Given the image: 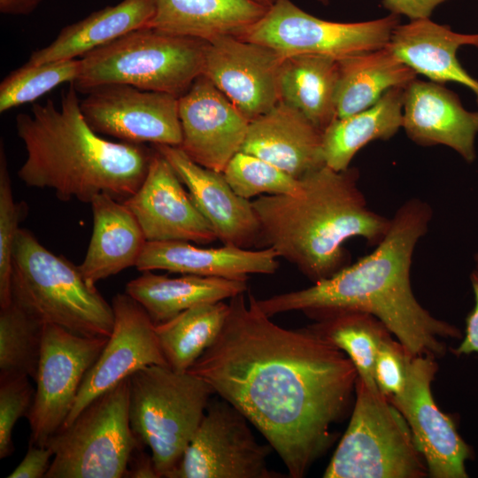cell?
Wrapping results in <instances>:
<instances>
[{
    "label": "cell",
    "mask_w": 478,
    "mask_h": 478,
    "mask_svg": "<svg viewBox=\"0 0 478 478\" xmlns=\"http://www.w3.org/2000/svg\"><path fill=\"white\" fill-rule=\"evenodd\" d=\"M224 326L188 372L239 410L269 443L291 478H302L334 441L358 372L310 326L274 323L249 293L230 298Z\"/></svg>",
    "instance_id": "1"
},
{
    "label": "cell",
    "mask_w": 478,
    "mask_h": 478,
    "mask_svg": "<svg viewBox=\"0 0 478 478\" xmlns=\"http://www.w3.org/2000/svg\"><path fill=\"white\" fill-rule=\"evenodd\" d=\"M432 217L427 202L412 197L396 211L387 234L370 254L308 288L256 298L257 305L269 317L301 312L314 320L346 311L367 312L409 355L441 358L446 353L443 340L459 339L462 334L426 310L411 285L413 252Z\"/></svg>",
    "instance_id": "2"
},
{
    "label": "cell",
    "mask_w": 478,
    "mask_h": 478,
    "mask_svg": "<svg viewBox=\"0 0 478 478\" xmlns=\"http://www.w3.org/2000/svg\"><path fill=\"white\" fill-rule=\"evenodd\" d=\"M77 92L70 83L59 107L49 99L16 116L27 151L18 176L28 187L53 189L63 201L90 204L107 194L124 202L145 179L154 148L101 137L87 123Z\"/></svg>",
    "instance_id": "3"
},
{
    "label": "cell",
    "mask_w": 478,
    "mask_h": 478,
    "mask_svg": "<svg viewBox=\"0 0 478 478\" xmlns=\"http://www.w3.org/2000/svg\"><path fill=\"white\" fill-rule=\"evenodd\" d=\"M358 179L356 167L335 171L323 166L300 179L295 195H262L251 201L262 244L312 283L350 265L345 242L361 237L375 247L391 220L368 207Z\"/></svg>",
    "instance_id": "4"
},
{
    "label": "cell",
    "mask_w": 478,
    "mask_h": 478,
    "mask_svg": "<svg viewBox=\"0 0 478 478\" xmlns=\"http://www.w3.org/2000/svg\"><path fill=\"white\" fill-rule=\"evenodd\" d=\"M12 303L42 324L75 335L109 337L114 323L110 305L79 266L46 249L28 230L19 228L12 252Z\"/></svg>",
    "instance_id": "5"
},
{
    "label": "cell",
    "mask_w": 478,
    "mask_h": 478,
    "mask_svg": "<svg viewBox=\"0 0 478 478\" xmlns=\"http://www.w3.org/2000/svg\"><path fill=\"white\" fill-rule=\"evenodd\" d=\"M207 42L151 27L133 30L81 58L77 91L120 83L182 96L202 74Z\"/></svg>",
    "instance_id": "6"
},
{
    "label": "cell",
    "mask_w": 478,
    "mask_h": 478,
    "mask_svg": "<svg viewBox=\"0 0 478 478\" xmlns=\"http://www.w3.org/2000/svg\"><path fill=\"white\" fill-rule=\"evenodd\" d=\"M212 394L199 376L169 366H149L129 377L130 425L150 448L158 478H172Z\"/></svg>",
    "instance_id": "7"
},
{
    "label": "cell",
    "mask_w": 478,
    "mask_h": 478,
    "mask_svg": "<svg viewBox=\"0 0 478 478\" xmlns=\"http://www.w3.org/2000/svg\"><path fill=\"white\" fill-rule=\"evenodd\" d=\"M424 458L400 412L378 387L357 378L348 427L325 478H423Z\"/></svg>",
    "instance_id": "8"
},
{
    "label": "cell",
    "mask_w": 478,
    "mask_h": 478,
    "mask_svg": "<svg viewBox=\"0 0 478 478\" xmlns=\"http://www.w3.org/2000/svg\"><path fill=\"white\" fill-rule=\"evenodd\" d=\"M144 445L129 420V378L93 399L48 441L53 452L46 478L126 477L136 448Z\"/></svg>",
    "instance_id": "9"
},
{
    "label": "cell",
    "mask_w": 478,
    "mask_h": 478,
    "mask_svg": "<svg viewBox=\"0 0 478 478\" xmlns=\"http://www.w3.org/2000/svg\"><path fill=\"white\" fill-rule=\"evenodd\" d=\"M399 16L361 22H335L307 13L291 0H275L266 14L239 38L281 55L312 54L337 60L388 45Z\"/></svg>",
    "instance_id": "10"
},
{
    "label": "cell",
    "mask_w": 478,
    "mask_h": 478,
    "mask_svg": "<svg viewBox=\"0 0 478 478\" xmlns=\"http://www.w3.org/2000/svg\"><path fill=\"white\" fill-rule=\"evenodd\" d=\"M247 418L225 399H210L172 478H281L270 470L271 446L255 439Z\"/></svg>",
    "instance_id": "11"
},
{
    "label": "cell",
    "mask_w": 478,
    "mask_h": 478,
    "mask_svg": "<svg viewBox=\"0 0 478 478\" xmlns=\"http://www.w3.org/2000/svg\"><path fill=\"white\" fill-rule=\"evenodd\" d=\"M107 339L81 336L57 325H44L35 397L27 415L29 444L46 446L63 426Z\"/></svg>",
    "instance_id": "12"
},
{
    "label": "cell",
    "mask_w": 478,
    "mask_h": 478,
    "mask_svg": "<svg viewBox=\"0 0 478 478\" xmlns=\"http://www.w3.org/2000/svg\"><path fill=\"white\" fill-rule=\"evenodd\" d=\"M436 358L411 356L403 391L389 399L405 419L431 478H466L472 447L459 435L451 416L442 412L432 393L438 371Z\"/></svg>",
    "instance_id": "13"
},
{
    "label": "cell",
    "mask_w": 478,
    "mask_h": 478,
    "mask_svg": "<svg viewBox=\"0 0 478 478\" xmlns=\"http://www.w3.org/2000/svg\"><path fill=\"white\" fill-rule=\"evenodd\" d=\"M86 94L81 111L96 133L129 143L180 146L178 96L120 83L101 85Z\"/></svg>",
    "instance_id": "14"
},
{
    "label": "cell",
    "mask_w": 478,
    "mask_h": 478,
    "mask_svg": "<svg viewBox=\"0 0 478 478\" xmlns=\"http://www.w3.org/2000/svg\"><path fill=\"white\" fill-rule=\"evenodd\" d=\"M112 306V333L88 371L62 427L69 425L96 397L138 370L152 365L168 366L157 339L155 324L145 309L127 293L117 294Z\"/></svg>",
    "instance_id": "15"
},
{
    "label": "cell",
    "mask_w": 478,
    "mask_h": 478,
    "mask_svg": "<svg viewBox=\"0 0 478 478\" xmlns=\"http://www.w3.org/2000/svg\"><path fill=\"white\" fill-rule=\"evenodd\" d=\"M284 58L257 42L220 37L207 42L202 74L251 121L281 101Z\"/></svg>",
    "instance_id": "16"
},
{
    "label": "cell",
    "mask_w": 478,
    "mask_h": 478,
    "mask_svg": "<svg viewBox=\"0 0 478 478\" xmlns=\"http://www.w3.org/2000/svg\"><path fill=\"white\" fill-rule=\"evenodd\" d=\"M179 118L178 147L194 162L220 173L241 150L250 123L203 74L179 97Z\"/></svg>",
    "instance_id": "17"
},
{
    "label": "cell",
    "mask_w": 478,
    "mask_h": 478,
    "mask_svg": "<svg viewBox=\"0 0 478 478\" xmlns=\"http://www.w3.org/2000/svg\"><path fill=\"white\" fill-rule=\"evenodd\" d=\"M183 185L170 163L154 148L145 179L135 193L124 201L147 242L208 244L218 240Z\"/></svg>",
    "instance_id": "18"
},
{
    "label": "cell",
    "mask_w": 478,
    "mask_h": 478,
    "mask_svg": "<svg viewBox=\"0 0 478 478\" xmlns=\"http://www.w3.org/2000/svg\"><path fill=\"white\" fill-rule=\"evenodd\" d=\"M154 148L174 169L218 240L224 245L247 249L263 245L261 226L251 202L238 196L222 173L198 165L177 146Z\"/></svg>",
    "instance_id": "19"
},
{
    "label": "cell",
    "mask_w": 478,
    "mask_h": 478,
    "mask_svg": "<svg viewBox=\"0 0 478 478\" xmlns=\"http://www.w3.org/2000/svg\"><path fill=\"white\" fill-rule=\"evenodd\" d=\"M402 128L418 145H443L467 163L476 159L478 112L466 110L443 84L416 78L405 88Z\"/></svg>",
    "instance_id": "20"
},
{
    "label": "cell",
    "mask_w": 478,
    "mask_h": 478,
    "mask_svg": "<svg viewBox=\"0 0 478 478\" xmlns=\"http://www.w3.org/2000/svg\"><path fill=\"white\" fill-rule=\"evenodd\" d=\"M322 133L299 111L280 101L250 121L240 151L301 179L325 166Z\"/></svg>",
    "instance_id": "21"
},
{
    "label": "cell",
    "mask_w": 478,
    "mask_h": 478,
    "mask_svg": "<svg viewBox=\"0 0 478 478\" xmlns=\"http://www.w3.org/2000/svg\"><path fill=\"white\" fill-rule=\"evenodd\" d=\"M276 251L233 245L202 248L185 241L146 242L135 264L137 270H166L181 274L247 281L251 274H273L278 267Z\"/></svg>",
    "instance_id": "22"
},
{
    "label": "cell",
    "mask_w": 478,
    "mask_h": 478,
    "mask_svg": "<svg viewBox=\"0 0 478 478\" xmlns=\"http://www.w3.org/2000/svg\"><path fill=\"white\" fill-rule=\"evenodd\" d=\"M467 45L478 48V33H458L430 18L398 24L388 43L394 54L417 74L439 84L456 82L467 87L478 105V81L464 69L456 56L460 47Z\"/></svg>",
    "instance_id": "23"
},
{
    "label": "cell",
    "mask_w": 478,
    "mask_h": 478,
    "mask_svg": "<svg viewBox=\"0 0 478 478\" xmlns=\"http://www.w3.org/2000/svg\"><path fill=\"white\" fill-rule=\"evenodd\" d=\"M90 204L93 231L85 258L78 266L85 281L96 286L101 280L135 266L147 241L124 202L99 194Z\"/></svg>",
    "instance_id": "24"
},
{
    "label": "cell",
    "mask_w": 478,
    "mask_h": 478,
    "mask_svg": "<svg viewBox=\"0 0 478 478\" xmlns=\"http://www.w3.org/2000/svg\"><path fill=\"white\" fill-rule=\"evenodd\" d=\"M148 27L207 42L239 37L266 14L268 7L254 0H156Z\"/></svg>",
    "instance_id": "25"
},
{
    "label": "cell",
    "mask_w": 478,
    "mask_h": 478,
    "mask_svg": "<svg viewBox=\"0 0 478 478\" xmlns=\"http://www.w3.org/2000/svg\"><path fill=\"white\" fill-rule=\"evenodd\" d=\"M156 0H122L66 26L49 45L34 51L30 64L73 59L135 29L146 27L156 12Z\"/></svg>",
    "instance_id": "26"
},
{
    "label": "cell",
    "mask_w": 478,
    "mask_h": 478,
    "mask_svg": "<svg viewBox=\"0 0 478 478\" xmlns=\"http://www.w3.org/2000/svg\"><path fill=\"white\" fill-rule=\"evenodd\" d=\"M246 290L247 281L194 274L171 278L143 271L127 283L125 293L158 324L193 306L230 299Z\"/></svg>",
    "instance_id": "27"
},
{
    "label": "cell",
    "mask_w": 478,
    "mask_h": 478,
    "mask_svg": "<svg viewBox=\"0 0 478 478\" xmlns=\"http://www.w3.org/2000/svg\"><path fill=\"white\" fill-rule=\"evenodd\" d=\"M417 73L385 46L338 60L337 118L369 108L389 89L405 88Z\"/></svg>",
    "instance_id": "28"
},
{
    "label": "cell",
    "mask_w": 478,
    "mask_h": 478,
    "mask_svg": "<svg viewBox=\"0 0 478 478\" xmlns=\"http://www.w3.org/2000/svg\"><path fill=\"white\" fill-rule=\"evenodd\" d=\"M405 88L388 90L369 108L335 119L322 133L325 166L343 171L367 143L393 137L403 124Z\"/></svg>",
    "instance_id": "29"
},
{
    "label": "cell",
    "mask_w": 478,
    "mask_h": 478,
    "mask_svg": "<svg viewBox=\"0 0 478 478\" xmlns=\"http://www.w3.org/2000/svg\"><path fill=\"white\" fill-rule=\"evenodd\" d=\"M338 60L312 54L284 58L280 77L281 101L305 115L322 132L337 119Z\"/></svg>",
    "instance_id": "30"
},
{
    "label": "cell",
    "mask_w": 478,
    "mask_h": 478,
    "mask_svg": "<svg viewBox=\"0 0 478 478\" xmlns=\"http://www.w3.org/2000/svg\"><path fill=\"white\" fill-rule=\"evenodd\" d=\"M228 312L229 305L223 301L206 303L155 324L157 339L167 365L176 372H188L219 335Z\"/></svg>",
    "instance_id": "31"
},
{
    "label": "cell",
    "mask_w": 478,
    "mask_h": 478,
    "mask_svg": "<svg viewBox=\"0 0 478 478\" xmlns=\"http://www.w3.org/2000/svg\"><path fill=\"white\" fill-rule=\"evenodd\" d=\"M310 327L348 356L358 378L368 386L377 387L375 358L382 341L391 334L376 317L346 311L325 316Z\"/></svg>",
    "instance_id": "32"
},
{
    "label": "cell",
    "mask_w": 478,
    "mask_h": 478,
    "mask_svg": "<svg viewBox=\"0 0 478 478\" xmlns=\"http://www.w3.org/2000/svg\"><path fill=\"white\" fill-rule=\"evenodd\" d=\"M44 324L11 303L0 310V379H36Z\"/></svg>",
    "instance_id": "33"
},
{
    "label": "cell",
    "mask_w": 478,
    "mask_h": 478,
    "mask_svg": "<svg viewBox=\"0 0 478 478\" xmlns=\"http://www.w3.org/2000/svg\"><path fill=\"white\" fill-rule=\"evenodd\" d=\"M81 59L42 64L27 63L11 72L0 84V112L35 101L65 82L73 83L81 72Z\"/></svg>",
    "instance_id": "34"
},
{
    "label": "cell",
    "mask_w": 478,
    "mask_h": 478,
    "mask_svg": "<svg viewBox=\"0 0 478 478\" xmlns=\"http://www.w3.org/2000/svg\"><path fill=\"white\" fill-rule=\"evenodd\" d=\"M222 173L232 189L246 199L264 194L295 195L301 187L300 179L243 151L230 159Z\"/></svg>",
    "instance_id": "35"
},
{
    "label": "cell",
    "mask_w": 478,
    "mask_h": 478,
    "mask_svg": "<svg viewBox=\"0 0 478 478\" xmlns=\"http://www.w3.org/2000/svg\"><path fill=\"white\" fill-rule=\"evenodd\" d=\"M24 204L14 201L11 177L7 167L3 143L0 147V307L12 303L11 277L12 252L19 229V223L24 217Z\"/></svg>",
    "instance_id": "36"
},
{
    "label": "cell",
    "mask_w": 478,
    "mask_h": 478,
    "mask_svg": "<svg viewBox=\"0 0 478 478\" xmlns=\"http://www.w3.org/2000/svg\"><path fill=\"white\" fill-rule=\"evenodd\" d=\"M35 392L28 376L0 379V459L13 452V428L19 419L27 418Z\"/></svg>",
    "instance_id": "37"
},
{
    "label": "cell",
    "mask_w": 478,
    "mask_h": 478,
    "mask_svg": "<svg viewBox=\"0 0 478 478\" xmlns=\"http://www.w3.org/2000/svg\"><path fill=\"white\" fill-rule=\"evenodd\" d=\"M410 357L403 345L391 335L382 341L375 358L374 381L388 399L403 391Z\"/></svg>",
    "instance_id": "38"
},
{
    "label": "cell",
    "mask_w": 478,
    "mask_h": 478,
    "mask_svg": "<svg viewBox=\"0 0 478 478\" xmlns=\"http://www.w3.org/2000/svg\"><path fill=\"white\" fill-rule=\"evenodd\" d=\"M53 452L48 446L29 444L22 461L8 475L9 478L45 477L51 464Z\"/></svg>",
    "instance_id": "39"
},
{
    "label": "cell",
    "mask_w": 478,
    "mask_h": 478,
    "mask_svg": "<svg viewBox=\"0 0 478 478\" xmlns=\"http://www.w3.org/2000/svg\"><path fill=\"white\" fill-rule=\"evenodd\" d=\"M470 281L474 305L466 318L465 335L461 343L458 347L451 350L458 357L478 353V272L476 270L470 274Z\"/></svg>",
    "instance_id": "40"
},
{
    "label": "cell",
    "mask_w": 478,
    "mask_h": 478,
    "mask_svg": "<svg viewBox=\"0 0 478 478\" xmlns=\"http://www.w3.org/2000/svg\"><path fill=\"white\" fill-rule=\"evenodd\" d=\"M447 0H382L391 14L405 15L411 20L430 18L434 10Z\"/></svg>",
    "instance_id": "41"
},
{
    "label": "cell",
    "mask_w": 478,
    "mask_h": 478,
    "mask_svg": "<svg viewBox=\"0 0 478 478\" xmlns=\"http://www.w3.org/2000/svg\"><path fill=\"white\" fill-rule=\"evenodd\" d=\"M145 445L135 450L129 460L126 477L132 478H158L155 469L151 453L144 451Z\"/></svg>",
    "instance_id": "42"
},
{
    "label": "cell",
    "mask_w": 478,
    "mask_h": 478,
    "mask_svg": "<svg viewBox=\"0 0 478 478\" xmlns=\"http://www.w3.org/2000/svg\"><path fill=\"white\" fill-rule=\"evenodd\" d=\"M42 0H0V12L8 15H28Z\"/></svg>",
    "instance_id": "43"
},
{
    "label": "cell",
    "mask_w": 478,
    "mask_h": 478,
    "mask_svg": "<svg viewBox=\"0 0 478 478\" xmlns=\"http://www.w3.org/2000/svg\"><path fill=\"white\" fill-rule=\"evenodd\" d=\"M266 7H270L274 2L275 0H254Z\"/></svg>",
    "instance_id": "44"
},
{
    "label": "cell",
    "mask_w": 478,
    "mask_h": 478,
    "mask_svg": "<svg viewBox=\"0 0 478 478\" xmlns=\"http://www.w3.org/2000/svg\"><path fill=\"white\" fill-rule=\"evenodd\" d=\"M474 264H475V269L478 272V252H476L474 256Z\"/></svg>",
    "instance_id": "45"
},
{
    "label": "cell",
    "mask_w": 478,
    "mask_h": 478,
    "mask_svg": "<svg viewBox=\"0 0 478 478\" xmlns=\"http://www.w3.org/2000/svg\"><path fill=\"white\" fill-rule=\"evenodd\" d=\"M318 1L323 4H328L330 2V0H318Z\"/></svg>",
    "instance_id": "46"
}]
</instances>
